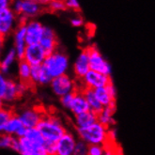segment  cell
<instances>
[{"mask_svg": "<svg viewBox=\"0 0 155 155\" xmlns=\"http://www.w3.org/2000/svg\"><path fill=\"white\" fill-rule=\"evenodd\" d=\"M15 111L12 110V108L10 106H5L0 110V134L5 133L6 126L11 120V117L14 115Z\"/></svg>", "mask_w": 155, "mask_h": 155, "instance_id": "83f0119b", "label": "cell"}, {"mask_svg": "<svg viewBox=\"0 0 155 155\" xmlns=\"http://www.w3.org/2000/svg\"><path fill=\"white\" fill-rule=\"evenodd\" d=\"M30 85H27L13 78L8 79V86L5 90V93L2 97L3 102L7 106L14 104L20 98H22L30 88Z\"/></svg>", "mask_w": 155, "mask_h": 155, "instance_id": "ba28073f", "label": "cell"}, {"mask_svg": "<svg viewBox=\"0 0 155 155\" xmlns=\"http://www.w3.org/2000/svg\"><path fill=\"white\" fill-rule=\"evenodd\" d=\"M42 65L49 72L52 78H56L68 74V71L70 69V59L65 52L58 49L56 52L48 54Z\"/></svg>", "mask_w": 155, "mask_h": 155, "instance_id": "277c9868", "label": "cell"}, {"mask_svg": "<svg viewBox=\"0 0 155 155\" xmlns=\"http://www.w3.org/2000/svg\"><path fill=\"white\" fill-rule=\"evenodd\" d=\"M31 155H48V154L46 153V151L44 150V148H43V149H41V150H37V151H35Z\"/></svg>", "mask_w": 155, "mask_h": 155, "instance_id": "ab89813d", "label": "cell"}, {"mask_svg": "<svg viewBox=\"0 0 155 155\" xmlns=\"http://www.w3.org/2000/svg\"><path fill=\"white\" fill-rule=\"evenodd\" d=\"M89 110H90L89 105L83 93V90L81 88L77 89L74 93V100H72V103H71V105L70 107L69 111L75 117L80 114L87 112Z\"/></svg>", "mask_w": 155, "mask_h": 155, "instance_id": "ffe728a7", "label": "cell"}, {"mask_svg": "<svg viewBox=\"0 0 155 155\" xmlns=\"http://www.w3.org/2000/svg\"><path fill=\"white\" fill-rule=\"evenodd\" d=\"M17 144L18 138L14 136L8 135L7 134H0V150H12L16 151Z\"/></svg>", "mask_w": 155, "mask_h": 155, "instance_id": "4316f807", "label": "cell"}, {"mask_svg": "<svg viewBox=\"0 0 155 155\" xmlns=\"http://www.w3.org/2000/svg\"><path fill=\"white\" fill-rule=\"evenodd\" d=\"M72 70H74V76L78 80H81L90 71L89 57L87 48L82 50L78 54V56L74 63V66H72Z\"/></svg>", "mask_w": 155, "mask_h": 155, "instance_id": "2e32d148", "label": "cell"}, {"mask_svg": "<svg viewBox=\"0 0 155 155\" xmlns=\"http://www.w3.org/2000/svg\"><path fill=\"white\" fill-rule=\"evenodd\" d=\"M106 150L105 146L102 145H93L89 146L88 148V155H104Z\"/></svg>", "mask_w": 155, "mask_h": 155, "instance_id": "1f68e13d", "label": "cell"}, {"mask_svg": "<svg viewBox=\"0 0 155 155\" xmlns=\"http://www.w3.org/2000/svg\"><path fill=\"white\" fill-rule=\"evenodd\" d=\"M8 79H10V77L3 74L2 72H0V98L1 99H2V97L5 93V90L7 88Z\"/></svg>", "mask_w": 155, "mask_h": 155, "instance_id": "836d02e7", "label": "cell"}, {"mask_svg": "<svg viewBox=\"0 0 155 155\" xmlns=\"http://www.w3.org/2000/svg\"><path fill=\"white\" fill-rule=\"evenodd\" d=\"M75 93V92H74ZM74 93H71V94H68L64 97L60 98V104L62 105L63 108L67 109V110H70V107L71 105V103H72V100H74Z\"/></svg>", "mask_w": 155, "mask_h": 155, "instance_id": "d6a6232c", "label": "cell"}, {"mask_svg": "<svg viewBox=\"0 0 155 155\" xmlns=\"http://www.w3.org/2000/svg\"><path fill=\"white\" fill-rule=\"evenodd\" d=\"M53 78L43 65L32 67L31 86H50Z\"/></svg>", "mask_w": 155, "mask_h": 155, "instance_id": "ac0fdd59", "label": "cell"}, {"mask_svg": "<svg viewBox=\"0 0 155 155\" xmlns=\"http://www.w3.org/2000/svg\"><path fill=\"white\" fill-rule=\"evenodd\" d=\"M6 106V104H5V103L3 102V100L0 98V110H1V109L3 108V107H5Z\"/></svg>", "mask_w": 155, "mask_h": 155, "instance_id": "60d3db41", "label": "cell"}, {"mask_svg": "<svg viewBox=\"0 0 155 155\" xmlns=\"http://www.w3.org/2000/svg\"><path fill=\"white\" fill-rule=\"evenodd\" d=\"M25 137L27 138L29 141H31L32 143L37 144L39 146H44V144H45V140L38 128L26 129Z\"/></svg>", "mask_w": 155, "mask_h": 155, "instance_id": "f1b7e54d", "label": "cell"}, {"mask_svg": "<svg viewBox=\"0 0 155 155\" xmlns=\"http://www.w3.org/2000/svg\"><path fill=\"white\" fill-rule=\"evenodd\" d=\"M88 148L89 146L87 143L79 139L77 140L74 155H88Z\"/></svg>", "mask_w": 155, "mask_h": 155, "instance_id": "4dcf8cb0", "label": "cell"}, {"mask_svg": "<svg viewBox=\"0 0 155 155\" xmlns=\"http://www.w3.org/2000/svg\"><path fill=\"white\" fill-rule=\"evenodd\" d=\"M50 88L54 95H56L59 99L68 94L74 93L77 89H79L76 82L69 74L53 78L50 84Z\"/></svg>", "mask_w": 155, "mask_h": 155, "instance_id": "8992f818", "label": "cell"}, {"mask_svg": "<svg viewBox=\"0 0 155 155\" xmlns=\"http://www.w3.org/2000/svg\"><path fill=\"white\" fill-rule=\"evenodd\" d=\"M19 60L20 59L18 58L15 50L12 47H11L2 54L1 58H0V72L8 76L14 64L18 63Z\"/></svg>", "mask_w": 155, "mask_h": 155, "instance_id": "d6986e66", "label": "cell"}, {"mask_svg": "<svg viewBox=\"0 0 155 155\" xmlns=\"http://www.w3.org/2000/svg\"><path fill=\"white\" fill-rule=\"evenodd\" d=\"M47 56L48 54L40 44H31L26 46L22 59L28 63L31 67H35L42 65Z\"/></svg>", "mask_w": 155, "mask_h": 155, "instance_id": "8fae6325", "label": "cell"}, {"mask_svg": "<svg viewBox=\"0 0 155 155\" xmlns=\"http://www.w3.org/2000/svg\"><path fill=\"white\" fill-rule=\"evenodd\" d=\"M46 8L52 12H61L67 10L65 1H62V0H51V1H48Z\"/></svg>", "mask_w": 155, "mask_h": 155, "instance_id": "f546056e", "label": "cell"}, {"mask_svg": "<svg viewBox=\"0 0 155 155\" xmlns=\"http://www.w3.org/2000/svg\"><path fill=\"white\" fill-rule=\"evenodd\" d=\"M25 39L27 45L39 44L44 32L45 25L39 20H28L25 24Z\"/></svg>", "mask_w": 155, "mask_h": 155, "instance_id": "7c38bea8", "label": "cell"}, {"mask_svg": "<svg viewBox=\"0 0 155 155\" xmlns=\"http://www.w3.org/2000/svg\"><path fill=\"white\" fill-rule=\"evenodd\" d=\"M43 148H44V146H39L37 144H34L24 136V137L18 138L16 151L20 155H31L35 151H37Z\"/></svg>", "mask_w": 155, "mask_h": 155, "instance_id": "cb8c5ba5", "label": "cell"}, {"mask_svg": "<svg viewBox=\"0 0 155 155\" xmlns=\"http://www.w3.org/2000/svg\"><path fill=\"white\" fill-rule=\"evenodd\" d=\"M27 43L25 39V25L21 24L12 34V48L15 50L19 59L23 58Z\"/></svg>", "mask_w": 155, "mask_h": 155, "instance_id": "e0dca14e", "label": "cell"}, {"mask_svg": "<svg viewBox=\"0 0 155 155\" xmlns=\"http://www.w3.org/2000/svg\"><path fill=\"white\" fill-rule=\"evenodd\" d=\"M0 38H2V37H1V35H0Z\"/></svg>", "mask_w": 155, "mask_h": 155, "instance_id": "b9f144b4", "label": "cell"}, {"mask_svg": "<svg viewBox=\"0 0 155 155\" xmlns=\"http://www.w3.org/2000/svg\"><path fill=\"white\" fill-rule=\"evenodd\" d=\"M12 6V2L8 0H0V12L5 10L7 8H10Z\"/></svg>", "mask_w": 155, "mask_h": 155, "instance_id": "74e56055", "label": "cell"}, {"mask_svg": "<svg viewBox=\"0 0 155 155\" xmlns=\"http://www.w3.org/2000/svg\"><path fill=\"white\" fill-rule=\"evenodd\" d=\"M37 128L41 132L45 142L57 143L68 131L62 118L58 115L46 113Z\"/></svg>", "mask_w": 155, "mask_h": 155, "instance_id": "6da1fadb", "label": "cell"}, {"mask_svg": "<svg viewBox=\"0 0 155 155\" xmlns=\"http://www.w3.org/2000/svg\"><path fill=\"white\" fill-rule=\"evenodd\" d=\"M70 22H71V25L74 27H82L85 24L84 18L80 15H75L74 17H71L70 19Z\"/></svg>", "mask_w": 155, "mask_h": 155, "instance_id": "d590c367", "label": "cell"}, {"mask_svg": "<svg viewBox=\"0 0 155 155\" xmlns=\"http://www.w3.org/2000/svg\"><path fill=\"white\" fill-rule=\"evenodd\" d=\"M48 1L40 0H16L12 2V8L19 16L20 23L25 24L28 20L36 19L42 13Z\"/></svg>", "mask_w": 155, "mask_h": 155, "instance_id": "7a4b0ae2", "label": "cell"}, {"mask_svg": "<svg viewBox=\"0 0 155 155\" xmlns=\"http://www.w3.org/2000/svg\"><path fill=\"white\" fill-rule=\"evenodd\" d=\"M93 90H94L95 96L97 97L98 101L101 103V104L104 107L116 104L117 89L112 82L106 87H99Z\"/></svg>", "mask_w": 155, "mask_h": 155, "instance_id": "5bb4252c", "label": "cell"}, {"mask_svg": "<svg viewBox=\"0 0 155 155\" xmlns=\"http://www.w3.org/2000/svg\"><path fill=\"white\" fill-rule=\"evenodd\" d=\"M25 132H26L25 126L20 120L18 116L14 113V115L11 117V120H8L4 134L14 136L16 138H21L25 136Z\"/></svg>", "mask_w": 155, "mask_h": 155, "instance_id": "44dd1931", "label": "cell"}, {"mask_svg": "<svg viewBox=\"0 0 155 155\" xmlns=\"http://www.w3.org/2000/svg\"><path fill=\"white\" fill-rule=\"evenodd\" d=\"M98 121V115L92 111H87L74 117L75 129H84Z\"/></svg>", "mask_w": 155, "mask_h": 155, "instance_id": "7402d4cb", "label": "cell"}, {"mask_svg": "<svg viewBox=\"0 0 155 155\" xmlns=\"http://www.w3.org/2000/svg\"><path fill=\"white\" fill-rule=\"evenodd\" d=\"M31 72H32V67L28 63L23 59H20L18 61L17 68H16V76L18 81L31 86V82H30Z\"/></svg>", "mask_w": 155, "mask_h": 155, "instance_id": "603a6c76", "label": "cell"}, {"mask_svg": "<svg viewBox=\"0 0 155 155\" xmlns=\"http://www.w3.org/2000/svg\"><path fill=\"white\" fill-rule=\"evenodd\" d=\"M39 44L46 52L47 54H50L58 50V39L56 31L52 27L45 25L43 35Z\"/></svg>", "mask_w": 155, "mask_h": 155, "instance_id": "9a60e30c", "label": "cell"}, {"mask_svg": "<svg viewBox=\"0 0 155 155\" xmlns=\"http://www.w3.org/2000/svg\"><path fill=\"white\" fill-rule=\"evenodd\" d=\"M116 112V104L104 107V110L98 115V121L102 123L103 125L106 126L107 128L114 126L115 120H114V114Z\"/></svg>", "mask_w": 155, "mask_h": 155, "instance_id": "d4e9b609", "label": "cell"}, {"mask_svg": "<svg viewBox=\"0 0 155 155\" xmlns=\"http://www.w3.org/2000/svg\"><path fill=\"white\" fill-rule=\"evenodd\" d=\"M108 139L109 141H116L117 139V131L115 128H109L108 131Z\"/></svg>", "mask_w": 155, "mask_h": 155, "instance_id": "8d00e7d4", "label": "cell"}, {"mask_svg": "<svg viewBox=\"0 0 155 155\" xmlns=\"http://www.w3.org/2000/svg\"><path fill=\"white\" fill-rule=\"evenodd\" d=\"M82 90H83V93H84L87 102L89 105L90 111H92V112L96 113L97 115H99L104 110V107L101 104V103L98 101L97 97L95 96L94 90L89 89V88H83Z\"/></svg>", "mask_w": 155, "mask_h": 155, "instance_id": "484cf974", "label": "cell"}, {"mask_svg": "<svg viewBox=\"0 0 155 155\" xmlns=\"http://www.w3.org/2000/svg\"><path fill=\"white\" fill-rule=\"evenodd\" d=\"M20 25V18L12 7L0 12V35L3 39H6L11 35L12 36Z\"/></svg>", "mask_w": 155, "mask_h": 155, "instance_id": "5b68a950", "label": "cell"}, {"mask_svg": "<svg viewBox=\"0 0 155 155\" xmlns=\"http://www.w3.org/2000/svg\"><path fill=\"white\" fill-rule=\"evenodd\" d=\"M89 63H90V70L95 71L100 74H103L107 76H111L112 74V67L100 52L96 45H91L87 48Z\"/></svg>", "mask_w": 155, "mask_h": 155, "instance_id": "9c48e42d", "label": "cell"}, {"mask_svg": "<svg viewBox=\"0 0 155 155\" xmlns=\"http://www.w3.org/2000/svg\"><path fill=\"white\" fill-rule=\"evenodd\" d=\"M81 82V89L89 88V89H96L99 87H106L112 82L111 76H107L103 74H100L95 71L90 70L87 74L80 80Z\"/></svg>", "mask_w": 155, "mask_h": 155, "instance_id": "30bf717a", "label": "cell"}, {"mask_svg": "<svg viewBox=\"0 0 155 155\" xmlns=\"http://www.w3.org/2000/svg\"><path fill=\"white\" fill-rule=\"evenodd\" d=\"M109 128L97 121L87 128L76 129V133L80 140L84 141L88 146L102 145L106 146L109 142L108 139Z\"/></svg>", "mask_w": 155, "mask_h": 155, "instance_id": "3957f363", "label": "cell"}, {"mask_svg": "<svg viewBox=\"0 0 155 155\" xmlns=\"http://www.w3.org/2000/svg\"><path fill=\"white\" fill-rule=\"evenodd\" d=\"M15 114L25 126L26 129L37 128L46 112L39 106H25L21 108Z\"/></svg>", "mask_w": 155, "mask_h": 155, "instance_id": "52a82bcc", "label": "cell"}, {"mask_svg": "<svg viewBox=\"0 0 155 155\" xmlns=\"http://www.w3.org/2000/svg\"><path fill=\"white\" fill-rule=\"evenodd\" d=\"M65 5H66L67 10H70L72 12L81 11V5L76 0H67V1H65Z\"/></svg>", "mask_w": 155, "mask_h": 155, "instance_id": "e575fe53", "label": "cell"}, {"mask_svg": "<svg viewBox=\"0 0 155 155\" xmlns=\"http://www.w3.org/2000/svg\"><path fill=\"white\" fill-rule=\"evenodd\" d=\"M76 143L77 139L75 135L71 132H67L56 143L54 155H74Z\"/></svg>", "mask_w": 155, "mask_h": 155, "instance_id": "4fadbf2b", "label": "cell"}, {"mask_svg": "<svg viewBox=\"0 0 155 155\" xmlns=\"http://www.w3.org/2000/svg\"><path fill=\"white\" fill-rule=\"evenodd\" d=\"M4 46H5V39L0 38V58H1L3 51H4Z\"/></svg>", "mask_w": 155, "mask_h": 155, "instance_id": "f35d334b", "label": "cell"}]
</instances>
